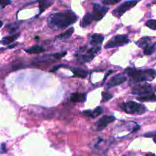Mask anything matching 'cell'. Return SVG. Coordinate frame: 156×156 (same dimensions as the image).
Listing matches in <instances>:
<instances>
[{
  "label": "cell",
  "mask_w": 156,
  "mask_h": 156,
  "mask_svg": "<svg viewBox=\"0 0 156 156\" xmlns=\"http://www.w3.org/2000/svg\"><path fill=\"white\" fill-rule=\"evenodd\" d=\"M2 25H3V22L2 21H0V28H1V27H2Z\"/></svg>",
  "instance_id": "34"
},
{
  "label": "cell",
  "mask_w": 156,
  "mask_h": 156,
  "mask_svg": "<svg viewBox=\"0 0 156 156\" xmlns=\"http://www.w3.org/2000/svg\"><path fill=\"white\" fill-rule=\"evenodd\" d=\"M144 136L145 137H152L153 140H154V143H156V132L154 133H148L145 134Z\"/></svg>",
  "instance_id": "28"
},
{
  "label": "cell",
  "mask_w": 156,
  "mask_h": 156,
  "mask_svg": "<svg viewBox=\"0 0 156 156\" xmlns=\"http://www.w3.org/2000/svg\"><path fill=\"white\" fill-rule=\"evenodd\" d=\"M151 37H142L141 38L140 40H139V41L136 42V44H137L140 48L145 49L148 45H149V43L151 42Z\"/></svg>",
  "instance_id": "17"
},
{
  "label": "cell",
  "mask_w": 156,
  "mask_h": 156,
  "mask_svg": "<svg viewBox=\"0 0 156 156\" xmlns=\"http://www.w3.org/2000/svg\"><path fill=\"white\" fill-rule=\"evenodd\" d=\"M155 50H156V44H152V45H148V47L144 50V54L151 55L155 51Z\"/></svg>",
  "instance_id": "22"
},
{
  "label": "cell",
  "mask_w": 156,
  "mask_h": 156,
  "mask_svg": "<svg viewBox=\"0 0 156 156\" xmlns=\"http://www.w3.org/2000/svg\"><path fill=\"white\" fill-rule=\"evenodd\" d=\"M152 91V87L147 83L136 84L132 88V93L136 95L142 96L145 94H151Z\"/></svg>",
  "instance_id": "6"
},
{
  "label": "cell",
  "mask_w": 156,
  "mask_h": 156,
  "mask_svg": "<svg viewBox=\"0 0 156 156\" xmlns=\"http://www.w3.org/2000/svg\"><path fill=\"white\" fill-rule=\"evenodd\" d=\"M18 36H19V34H16L5 37L2 38V40L0 43H1V44H3V45H9V44L14 42V41L18 37Z\"/></svg>",
  "instance_id": "16"
},
{
  "label": "cell",
  "mask_w": 156,
  "mask_h": 156,
  "mask_svg": "<svg viewBox=\"0 0 156 156\" xmlns=\"http://www.w3.org/2000/svg\"><path fill=\"white\" fill-rule=\"evenodd\" d=\"M76 58H77V61H79L81 63H84V62H87L91 61L93 59V56H90V55L87 54L86 53V54H76Z\"/></svg>",
  "instance_id": "19"
},
{
  "label": "cell",
  "mask_w": 156,
  "mask_h": 156,
  "mask_svg": "<svg viewBox=\"0 0 156 156\" xmlns=\"http://www.w3.org/2000/svg\"><path fill=\"white\" fill-rule=\"evenodd\" d=\"M126 77L124 76L122 74H118L116 76H115L114 77L112 78L109 82L106 85L107 88H113V87L118 86V85H121V84L124 83V82L126 81Z\"/></svg>",
  "instance_id": "9"
},
{
  "label": "cell",
  "mask_w": 156,
  "mask_h": 156,
  "mask_svg": "<svg viewBox=\"0 0 156 156\" xmlns=\"http://www.w3.org/2000/svg\"><path fill=\"white\" fill-rule=\"evenodd\" d=\"M72 73H73V76H76V77L82 78L84 79L88 75V72L85 69H83L80 68H73L72 69Z\"/></svg>",
  "instance_id": "13"
},
{
  "label": "cell",
  "mask_w": 156,
  "mask_h": 156,
  "mask_svg": "<svg viewBox=\"0 0 156 156\" xmlns=\"http://www.w3.org/2000/svg\"><path fill=\"white\" fill-rule=\"evenodd\" d=\"M94 21V18H93V15L92 13H87L84 17L83 18L82 21H81V26L83 27H87L90 25V24H92V22Z\"/></svg>",
  "instance_id": "12"
},
{
  "label": "cell",
  "mask_w": 156,
  "mask_h": 156,
  "mask_svg": "<svg viewBox=\"0 0 156 156\" xmlns=\"http://www.w3.org/2000/svg\"><path fill=\"white\" fill-rule=\"evenodd\" d=\"M12 3V2L10 1V0H0V6H1V8H5L6 5H8L11 4Z\"/></svg>",
  "instance_id": "27"
},
{
  "label": "cell",
  "mask_w": 156,
  "mask_h": 156,
  "mask_svg": "<svg viewBox=\"0 0 156 156\" xmlns=\"http://www.w3.org/2000/svg\"><path fill=\"white\" fill-rule=\"evenodd\" d=\"M140 129V126H139V125H137L136 126H135V128H133V129L132 130V133H134V132H136L137 130H139V129Z\"/></svg>",
  "instance_id": "32"
},
{
  "label": "cell",
  "mask_w": 156,
  "mask_h": 156,
  "mask_svg": "<svg viewBox=\"0 0 156 156\" xmlns=\"http://www.w3.org/2000/svg\"><path fill=\"white\" fill-rule=\"evenodd\" d=\"M52 3L53 2L49 0H39V14L42 13L46 9L51 5Z\"/></svg>",
  "instance_id": "20"
},
{
  "label": "cell",
  "mask_w": 156,
  "mask_h": 156,
  "mask_svg": "<svg viewBox=\"0 0 156 156\" xmlns=\"http://www.w3.org/2000/svg\"><path fill=\"white\" fill-rule=\"evenodd\" d=\"M73 31H74V28L70 27L68 30H66L65 32L58 35V38H59V39H67V38H70L72 36V34H73Z\"/></svg>",
  "instance_id": "21"
},
{
  "label": "cell",
  "mask_w": 156,
  "mask_h": 156,
  "mask_svg": "<svg viewBox=\"0 0 156 156\" xmlns=\"http://www.w3.org/2000/svg\"><path fill=\"white\" fill-rule=\"evenodd\" d=\"M115 117L113 116H103L102 118L99 120V121L96 123V130L101 131L105 129L109 123H112L115 120Z\"/></svg>",
  "instance_id": "8"
},
{
  "label": "cell",
  "mask_w": 156,
  "mask_h": 156,
  "mask_svg": "<svg viewBox=\"0 0 156 156\" xmlns=\"http://www.w3.org/2000/svg\"><path fill=\"white\" fill-rule=\"evenodd\" d=\"M102 100H101V103H106V102L109 101L110 99L113 98V95L110 93L106 92V91H102Z\"/></svg>",
  "instance_id": "23"
},
{
  "label": "cell",
  "mask_w": 156,
  "mask_h": 156,
  "mask_svg": "<svg viewBox=\"0 0 156 156\" xmlns=\"http://www.w3.org/2000/svg\"><path fill=\"white\" fill-rule=\"evenodd\" d=\"M63 66H64V65H63V64H61V65H58V66H54V67L53 69H52L51 70H50V72H55V71H56V70H58V69L60 68V67Z\"/></svg>",
  "instance_id": "30"
},
{
  "label": "cell",
  "mask_w": 156,
  "mask_h": 156,
  "mask_svg": "<svg viewBox=\"0 0 156 156\" xmlns=\"http://www.w3.org/2000/svg\"><path fill=\"white\" fill-rule=\"evenodd\" d=\"M113 70H110V71H109V72H108V73H106V74L105 77H104V79H103V82H105V81H106V80L107 77H108V76H110V74H111V73H113Z\"/></svg>",
  "instance_id": "31"
},
{
  "label": "cell",
  "mask_w": 156,
  "mask_h": 156,
  "mask_svg": "<svg viewBox=\"0 0 156 156\" xmlns=\"http://www.w3.org/2000/svg\"><path fill=\"white\" fill-rule=\"evenodd\" d=\"M139 2V0H129V1L125 2L121 5H119V7H117L113 11V15L116 16V18H120L127 11L130 10L132 8L134 7Z\"/></svg>",
  "instance_id": "5"
},
{
  "label": "cell",
  "mask_w": 156,
  "mask_h": 156,
  "mask_svg": "<svg viewBox=\"0 0 156 156\" xmlns=\"http://www.w3.org/2000/svg\"><path fill=\"white\" fill-rule=\"evenodd\" d=\"M104 40V37L101 34H94L90 37V44L93 47H100V44H102Z\"/></svg>",
  "instance_id": "10"
},
{
  "label": "cell",
  "mask_w": 156,
  "mask_h": 156,
  "mask_svg": "<svg viewBox=\"0 0 156 156\" xmlns=\"http://www.w3.org/2000/svg\"><path fill=\"white\" fill-rule=\"evenodd\" d=\"M77 21V16L71 11L54 13L49 16L47 24L54 30L66 28Z\"/></svg>",
  "instance_id": "1"
},
{
  "label": "cell",
  "mask_w": 156,
  "mask_h": 156,
  "mask_svg": "<svg viewBox=\"0 0 156 156\" xmlns=\"http://www.w3.org/2000/svg\"><path fill=\"white\" fill-rule=\"evenodd\" d=\"M87 99V94L84 93L75 92L70 95V100L73 102H84Z\"/></svg>",
  "instance_id": "11"
},
{
  "label": "cell",
  "mask_w": 156,
  "mask_h": 156,
  "mask_svg": "<svg viewBox=\"0 0 156 156\" xmlns=\"http://www.w3.org/2000/svg\"><path fill=\"white\" fill-rule=\"evenodd\" d=\"M121 108L125 113L129 114H142L147 111L146 108L142 104L136 103L135 101H128L122 103Z\"/></svg>",
  "instance_id": "3"
},
{
  "label": "cell",
  "mask_w": 156,
  "mask_h": 156,
  "mask_svg": "<svg viewBox=\"0 0 156 156\" xmlns=\"http://www.w3.org/2000/svg\"><path fill=\"white\" fill-rule=\"evenodd\" d=\"M44 51V49L41 46L39 45H35L33 47H30L28 49H26V53H29V54H35V53H41Z\"/></svg>",
  "instance_id": "18"
},
{
  "label": "cell",
  "mask_w": 156,
  "mask_h": 156,
  "mask_svg": "<svg viewBox=\"0 0 156 156\" xmlns=\"http://www.w3.org/2000/svg\"><path fill=\"white\" fill-rule=\"evenodd\" d=\"M7 28L9 29V32H13L18 28V26L15 25V24H9V25H7Z\"/></svg>",
  "instance_id": "29"
},
{
  "label": "cell",
  "mask_w": 156,
  "mask_h": 156,
  "mask_svg": "<svg viewBox=\"0 0 156 156\" xmlns=\"http://www.w3.org/2000/svg\"><path fill=\"white\" fill-rule=\"evenodd\" d=\"M109 10V8L106 6H102L99 4H93V15L94 21H99L102 19L106 14L107 13Z\"/></svg>",
  "instance_id": "7"
},
{
  "label": "cell",
  "mask_w": 156,
  "mask_h": 156,
  "mask_svg": "<svg viewBox=\"0 0 156 156\" xmlns=\"http://www.w3.org/2000/svg\"><path fill=\"white\" fill-rule=\"evenodd\" d=\"M102 113V109L100 107H97L96 108H95L93 111H86L83 112V114H84L85 116H88L90 117H98L99 115H100Z\"/></svg>",
  "instance_id": "14"
},
{
  "label": "cell",
  "mask_w": 156,
  "mask_h": 156,
  "mask_svg": "<svg viewBox=\"0 0 156 156\" xmlns=\"http://www.w3.org/2000/svg\"><path fill=\"white\" fill-rule=\"evenodd\" d=\"M15 45H16V44H14V45H12V46H10V47H9V48H12V47H15Z\"/></svg>",
  "instance_id": "35"
},
{
  "label": "cell",
  "mask_w": 156,
  "mask_h": 156,
  "mask_svg": "<svg viewBox=\"0 0 156 156\" xmlns=\"http://www.w3.org/2000/svg\"><path fill=\"white\" fill-rule=\"evenodd\" d=\"M145 156H156V155L153 153H148L145 155Z\"/></svg>",
  "instance_id": "33"
},
{
  "label": "cell",
  "mask_w": 156,
  "mask_h": 156,
  "mask_svg": "<svg viewBox=\"0 0 156 156\" xmlns=\"http://www.w3.org/2000/svg\"><path fill=\"white\" fill-rule=\"evenodd\" d=\"M126 72L128 77L130 78V81L133 83L145 82V81H152L156 76L155 70L151 69L145 70L128 69Z\"/></svg>",
  "instance_id": "2"
},
{
  "label": "cell",
  "mask_w": 156,
  "mask_h": 156,
  "mask_svg": "<svg viewBox=\"0 0 156 156\" xmlns=\"http://www.w3.org/2000/svg\"><path fill=\"white\" fill-rule=\"evenodd\" d=\"M137 100L140 102L156 101V95L153 93H151V94H145V95L139 96L137 98Z\"/></svg>",
  "instance_id": "15"
},
{
  "label": "cell",
  "mask_w": 156,
  "mask_h": 156,
  "mask_svg": "<svg viewBox=\"0 0 156 156\" xmlns=\"http://www.w3.org/2000/svg\"><path fill=\"white\" fill-rule=\"evenodd\" d=\"M145 25H146L148 28L151 29V30H156V20H148V21L145 23Z\"/></svg>",
  "instance_id": "24"
},
{
  "label": "cell",
  "mask_w": 156,
  "mask_h": 156,
  "mask_svg": "<svg viewBox=\"0 0 156 156\" xmlns=\"http://www.w3.org/2000/svg\"><path fill=\"white\" fill-rule=\"evenodd\" d=\"M122 0H102V4L104 5H115L119 3Z\"/></svg>",
  "instance_id": "26"
},
{
  "label": "cell",
  "mask_w": 156,
  "mask_h": 156,
  "mask_svg": "<svg viewBox=\"0 0 156 156\" xmlns=\"http://www.w3.org/2000/svg\"><path fill=\"white\" fill-rule=\"evenodd\" d=\"M67 54V51H64L62 53H54V54L50 55V56H52L53 58L56 59H60L61 58H62L63 56H64Z\"/></svg>",
  "instance_id": "25"
},
{
  "label": "cell",
  "mask_w": 156,
  "mask_h": 156,
  "mask_svg": "<svg viewBox=\"0 0 156 156\" xmlns=\"http://www.w3.org/2000/svg\"><path fill=\"white\" fill-rule=\"evenodd\" d=\"M129 42L130 41L127 35H116V36L112 37L107 42V44L105 45V48L109 49L121 47V46H124L125 44H128Z\"/></svg>",
  "instance_id": "4"
}]
</instances>
